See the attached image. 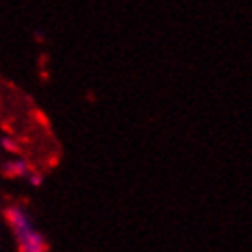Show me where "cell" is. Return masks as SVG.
<instances>
[{
    "label": "cell",
    "mask_w": 252,
    "mask_h": 252,
    "mask_svg": "<svg viewBox=\"0 0 252 252\" xmlns=\"http://www.w3.org/2000/svg\"><path fill=\"white\" fill-rule=\"evenodd\" d=\"M4 222L11 231L17 252H47L45 237L24 205H9L4 210Z\"/></svg>",
    "instance_id": "cell-1"
},
{
    "label": "cell",
    "mask_w": 252,
    "mask_h": 252,
    "mask_svg": "<svg viewBox=\"0 0 252 252\" xmlns=\"http://www.w3.org/2000/svg\"><path fill=\"white\" fill-rule=\"evenodd\" d=\"M4 173L9 175V178H26L30 180V175L34 173V169L30 167L28 160L24 158H11L4 162Z\"/></svg>",
    "instance_id": "cell-2"
}]
</instances>
